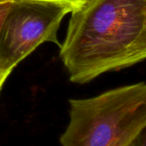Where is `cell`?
Listing matches in <instances>:
<instances>
[{"label":"cell","mask_w":146,"mask_h":146,"mask_svg":"<svg viewBox=\"0 0 146 146\" xmlns=\"http://www.w3.org/2000/svg\"><path fill=\"white\" fill-rule=\"evenodd\" d=\"M62 146H139L146 128L145 82L70 99Z\"/></svg>","instance_id":"obj_2"},{"label":"cell","mask_w":146,"mask_h":146,"mask_svg":"<svg viewBox=\"0 0 146 146\" xmlns=\"http://www.w3.org/2000/svg\"><path fill=\"white\" fill-rule=\"evenodd\" d=\"M44 1H50V2H56V3H65L73 6L74 9L78 8L80 5H81L86 0H44Z\"/></svg>","instance_id":"obj_5"},{"label":"cell","mask_w":146,"mask_h":146,"mask_svg":"<svg viewBox=\"0 0 146 146\" xmlns=\"http://www.w3.org/2000/svg\"><path fill=\"white\" fill-rule=\"evenodd\" d=\"M3 1H6V0H0V2H3Z\"/></svg>","instance_id":"obj_7"},{"label":"cell","mask_w":146,"mask_h":146,"mask_svg":"<svg viewBox=\"0 0 146 146\" xmlns=\"http://www.w3.org/2000/svg\"><path fill=\"white\" fill-rule=\"evenodd\" d=\"M11 72H0V90L5 82V80L7 79V77L9 76Z\"/></svg>","instance_id":"obj_6"},{"label":"cell","mask_w":146,"mask_h":146,"mask_svg":"<svg viewBox=\"0 0 146 146\" xmlns=\"http://www.w3.org/2000/svg\"><path fill=\"white\" fill-rule=\"evenodd\" d=\"M60 57L71 82L87 83L146 57V0H86L71 12Z\"/></svg>","instance_id":"obj_1"},{"label":"cell","mask_w":146,"mask_h":146,"mask_svg":"<svg viewBox=\"0 0 146 146\" xmlns=\"http://www.w3.org/2000/svg\"><path fill=\"white\" fill-rule=\"evenodd\" d=\"M9 3H10V0L0 2V28H1L2 22L4 19V16L7 14V11L9 8Z\"/></svg>","instance_id":"obj_4"},{"label":"cell","mask_w":146,"mask_h":146,"mask_svg":"<svg viewBox=\"0 0 146 146\" xmlns=\"http://www.w3.org/2000/svg\"><path fill=\"white\" fill-rule=\"evenodd\" d=\"M71 5L44 0H10L0 28V72L13 69L39 45L61 47L57 32Z\"/></svg>","instance_id":"obj_3"}]
</instances>
